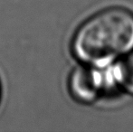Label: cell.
<instances>
[{
    "instance_id": "obj_3",
    "label": "cell",
    "mask_w": 133,
    "mask_h": 132,
    "mask_svg": "<svg viewBox=\"0 0 133 132\" xmlns=\"http://www.w3.org/2000/svg\"><path fill=\"white\" fill-rule=\"evenodd\" d=\"M111 73L115 84L133 94V53L117 62Z\"/></svg>"
},
{
    "instance_id": "obj_1",
    "label": "cell",
    "mask_w": 133,
    "mask_h": 132,
    "mask_svg": "<svg viewBox=\"0 0 133 132\" xmlns=\"http://www.w3.org/2000/svg\"><path fill=\"white\" fill-rule=\"evenodd\" d=\"M133 50V13L106 8L85 20L71 42L72 55L82 64L107 68Z\"/></svg>"
},
{
    "instance_id": "obj_4",
    "label": "cell",
    "mask_w": 133,
    "mask_h": 132,
    "mask_svg": "<svg viewBox=\"0 0 133 132\" xmlns=\"http://www.w3.org/2000/svg\"><path fill=\"white\" fill-rule=\"evenodd\" d=\"M2 100H3V83H2L1 77H0V105H1Z\"/></svg>"
},
{
    "instance_id": "obj_2",
    "label": "cell",
    "mask_w": 133,
    "mask_h": 132,
    "mask_svg": "<svg viewBox=\"0 0 133 132\" xmlns=\"http://www.w3.org/2000/svg\"><path fill=\"white\" fill-rule=\"evenodd\" d=\"M91 65L77 67L71 72L68 79V90L74 100L81 103L89 104L104 94L115 84L111 70Z\"/></svg>"
}]
</instances>
